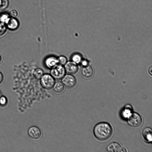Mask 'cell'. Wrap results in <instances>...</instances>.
<instances>
[{
  "label": "cell",
  "instance_id": "obj_1",
  "mask_svg": "<svg viewBox=\"0 0 152 152\" xmlns=\"http://www.w3.org/2000/svg\"><path fill=\"white\" fill-rule=\"evenodd\" d=\"M93 133L96 138L101 141L108 139L111 136L113 129L111 125L107 122H101L94 126Z\"/></svg>",
  "mask_w": 152,
  "mask_h": 152
},
{
  "label": "cell",
  "instance_id": "obj_2",
  "mask_svg": "<svg viewBox=\"0 0 152 152\" xmlns=\"http://www.w3.org/2000/svg\"><path fill=\"white\" fill-rule=\"evenodd\" d=\"M40 79L41 86L47 90L52 88L55 83V79L50 74H44Z\"/></svg>",
  "mask_w": 152,
  "mask_h": 152
},
{
  "label": "cell",
  "instance_id": "obj_3",
  "mask_svg": "<svg viewBox=\"0 0 152 152\" xmlns=\"http://www.w3.org/2000/svg\"><path fill=\"white\" fill-rule=\"evenodd\" d=\"M64 67L60 64H57L51 69L50 74L55 79H61L66 74Z\"/></svg>",
  "mask_w": 152,
  "mask_h": 152
},
{
  "label": "cell",
  "instance_id": "obj_4",
  "mask_svg": "<svg viewBox=\"0 0 152 152\" xmlns=\"http://www.w3.org/2000/svg\"><path fill=\"white\" fill-rule=\"evenodd\" d=\"M128 118V123L132 127L137 128L140 127L142 124V118L137 113H132Z\"/></svg>",
  "mask_w": 152,
  "mask_h": 152
},
{
  "label": "cell",
  "instance_id": "obj_5",
  "mask_svg": "<svg viewBox=\"0 0 152 152\" xmlns=\"http://www.w3.org/2000/svg\"><path fill=\"white\" fill-rule=\"evenodd\" d=\"M28 134L29 137L34 141L39 140L41 138L42 136L41 130L36 126L30 127L28 130Z\"/></svg>",
  "mask_w": 152,
  "mask_h": 152
},
{
  "label": "cell",
  "instance_id": "obj_6",
  "mask_svg": "<svg viewBox=\"0 0 152 152\" xmlns=\"http://www.w3.org/2000/svg\"><path fill=\"white\" fill-rule=\"evenodd\" d=\"M61 79L62 83L68 88L73 87L76 84V79L72 75L65 74Z\"/></svg>",
  "mask_w": 152,
  "mask_h": 152
},
{
  "label": "cell",
  "instance_id": "obj_7",
  "mask_svg": "<svg viewBox=\"0 0 152 152\" xmlns=\"http://www.w3.org/2000/svg\"><path fill=\"white\" fill-rule=\"evenodd\" d=\"M64 66L66 72L68 74L73 75L78 72V66L77 64L72 61H67Z\"/></svg>",
  "mask_w": 152,
  "mask_h": 152
},
{
  "label": "cell",
  "instance_id": "obj_8",
  "mask_svg": "<svg viewBox=\"0 0 152 152\" xmlns=\"http://www.w3.org/2000/svg\"><path fill=\"white\" fill-rule=\"evenodd\" d=\"M19 25L18 20L16 18L12 17H10L5 24L7 28L11 31L16 30L18 28Z\"/></svg>",
  "mask_w": 152,
  "mask_h": 152
},
{
  "label": "cell",
  "instance_id": "obj_9",
  "mask_svg": "<svg viewBox=\"0 0 152 152\" xmlns=\"http://www.w3.org/2000/svg\"><path fill=\"white\" fill-rule=\"evenodd\" d=\"M81 74L85 78L90 79L93 75V69L91 66L88 65L83 67L81 70Z\"/></svg>",
  "mask_w": 152,
  "mask_h": 152
},
{
  "label": "cell",
  "instance_id": "obj_10",
  "mask_svg": "<svg viewBox=\"0 0 152 152\" xmlns=\"http://www.w3.org/2000/svg\"><path fill=\"white\" fill-rule=\"evenodd\" d=\"M58 64L57 58L54 56L48 57L45 61V66L49 69H51Z\"/></svg>",
  "mask_w": 152,
  "mask_h": 152
},
{
  "label": "cell",
  "instance_id": "obj_11",
  "mask_svg": "<svg viewBox=\"0 0 152 152\" xmlns=\"http://www.w3.org/2000/svg\"><path fill=\"white\" fill-rule=\"evenodd\" d=\"M122 148L121 145L116 142H113L110 143L107 146V149L110 152H121Z\"/></svg>",
  "mask_w": 152,
  "mask_h": 152
},
{
  "label": "cell",
  "instance_id": "obj_12",
  "mask_svg": "<svg viewBox=\"0 0 152 152\" xmlns=\"http://www.w3.org/2000/svg\"><path fill=\"white\" fill-rule=\"evenodd\" d=\"M152 129L151 128L147 127L145 128L142 132L143 137L147 142H151L152 140Z\"/></svg>",
  "mask_w": 152,
  "mask_h": 152
},
{
  "label": "cell",
  "instance_id": "obj_13",
  "mask_svg": "<svg viewBox=\"0 0 152 152\" xmlns=\"http://www.w3.org/2000/svg\"><path fill=\"white\" fill-rule=\"evenodd\" d=\"M132 106L130 104H126L122 111L121 115L124 118H128L132 113Z\"/></svg>",
  "mask_w": 152,
  "mask_h": 152
},
{
  "label": "cell",
  "instance_id": "obj_14",
  "mask_svg": "<svg viewBox=\"0 0 152 152\" xmlns=\"http://www.w3.org/2000/svg\"><path fill=\"white\" fill-rule=\"evenodd\" d=\"M53 88L54 91L58 94L62 93L65 90L64 86L62 82L60 81L55 83Z\"/></svg>",
  "mask_w": 152,
  "mask_h": 152
},
{
  "label": "cell",
  "instance_id": "obj_15",
  "mask_svg": "<svg viewBox=\"0 0 152 152\" xmlns=\"http://www.w3.org/2000/svg\"><path fill=\"white\" fill-rule=\"evenodd\" d=\"M10 16L9 14L6 12H3L0 14V22L4 24L5 25L7 23Z\"/></svg>",
  "mask_w": 152,
  "mask_h": 152
},
{
  "label": "cell",
  "instance_id": "obj_16",
  "mask_svg": "<svg viewBox=\"0 0 152 152\" xmlns=\"http://www.w3.org/2000/svg\"><path fill=\"white\" fill-rule=\"evenodd\" d=\"M71 59V61L77 64L80 63L82 60L81 55L78 53H75L73 54L72 56Z\"/></svg>",
  "mask_w": 152,
  "mask_h": 152
},
{
  "label": "cell",
  "instance_id": "obj_17",
  "mask_svg": "<svg viewBox=\"0 0 152 152\" xmlns=\"http://www.w3.org/2000/svg\"><path fill=\"white\" fill-rule=\"evenodd\" d=\"M44 74L43 70L39 68L35 69L34 71L33 75L35 78L40 79Z\"/></svg>",
  "mask_w": 152,
  "mask_h": 152
},
{
  "label": "cell",
  "instance_id": "obj_18",
  "mask_svg": "<svg viewBox=\"0 0 152 152\" xmlns=\"http://www.w3.org/2000/svg\"><path fill=\"white\" fill-rule=\"evenodd\" d=\"M57 59L58 64L63 66L64 65L67 61V58L64 56H60Z\"/></svg>",
  "mask_w": 152,
  "mask_h": 152
},
{
  "label": "cell",
  "instance_id": "obj_19",
  "mask_svg": "<svg viewBox=\"0 0 152 152\" xmlns=\"http://www.w3.org/2000/svg\"><path fill=\"white\" fill-rule=\"evenodd\" d=\"M9 4L8 0H0V9L4 10L6 9Z\"/></svg>",
  "mask_w": 152,
  "mask_h": 152
},
{
  "label": "cell",
  "instance_id": "obj_20",
  "mask_svg": "<svg viewBox=\"0 0 152 152\" xmlns=\"http://www.w3.org/2000/svg\"><path fill=\"white\" fill-rule=\"evenodd\" d=\"M7 28L4 24L0 22V36L4 34Z\"/></svg>",
  "mask_w": 152,
  "mask_h": 152
},
{
  "label": "cell",
  "instance_id": "obj_21",
  "mask_svg": "<svg viewBox=\"0 0 152 152\" xmlns=\"http://www.w3.org/2000/svg\"><path fill=\"white\" fill-rule=\"evenodd\" d=\"M7 100L6 97L4 96H1L0 97V105L2 106H5L7 103Z\"/></svg>",
  "mask_w": 152,
  "mask_h": 152
},
{
  "label": "cell",
  "instance_id": "obj_22",
  "mask_svg": "<svg viewBox=\"0 0 152 152\" xmlns=\"http://www.w3.org/2000/svg\"><path fill=\"white\" fill-rule=\"evenodd\" d=\"M9 15L10 17L16 18L18 15V12L16 10H13L10 12Z\"/></svg>",
  "mask_w": 152,
  "mask_h": 152
},
{
  "label": "cell",
  "instance_id": "obj_23",
  "mask_svg": "<svg viewBox=\"0 0 152 152\" xmlns=\"http://www.w3.org/2000/svg\"><path fill=\"white\" fill-rule=\"evenodd\" d=\"M4 80V76L2 73L0 72V84Z\"/></svg>",
  "mask_w": 152,
  "mask_h": 152
},
{
  "label": "cell",
  "instance_id": "obj_24",
  "mask_svg": "<svg viewBox=\"0 0 152 152\" xmlns=\"http://www.w3.org/2000/svg\"><path fill=\"white\" fill-rule=\"evenodd\" d=\"M80 63L83 66H85L88 65L87 64V62L85 60L82 61V60Z\"/></svg>",
  "mask_w": 152,
  "mask_h": 152
},
{
  "label": "cell",
  "instance_id": "obj_25",
  "mask_svg": "<svg viewBox=\"0 0 152 152\" xmlns=\"http://www.w3.org/2000/svg\"><path fill=\"white\" fill-rule=\"evenodd\" d=\"M148 72L149 74L151 75H152V66H151L149 68Z\"/></svg>",
  "mask_w": 152,
  "mask_h": 152
},
{
  "label": "cell",
  "instance_id": "obj_26",
  "mask_svg": "<svg viewBox=\"0 0 152 152\" xmlns=\"http://www.w3.org/2000/svg\"><path fill=\"white\" fill-rule=\"evenodd\" d=\"M126 150L124 148H122L121 150V152H126Z\"/></svg>",
  "mask_w": 152,
  "mask_h": 152
},
{
  "label": "cell",
  "instance_id": "obj_27",
  "mask_svg": "<svg viewBox=\"0 0 152 152\" xmlns=\"http://www.w3.org/2000/svg\"><path fill=\"white\" fill-rule=\"evenodd\" d=\"M2 60V57L1 55H0V63L1 62Z\"/></svg>",
  "mask_w": 152,
  "mask_h": 152
},
{
  "label": "cell",
  "instance_id": "obj_28",
  "mask_svg": "<svg viewBox=\"0 0 152 152\" xmlns=\"http://www.w3.org/2000/svg\"><path fill=\"white\" fill-rule=\"evenodd\" d=\"M2 96V93L1 91L0 90V97Z\"/></svg>",
  "mask_w": 152,
  "mask_h": 152
}]
</instances>
